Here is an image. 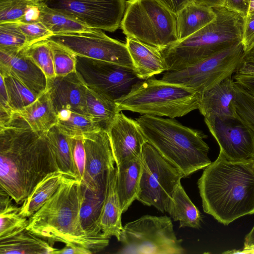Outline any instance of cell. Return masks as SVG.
<instances>
[{
  "instance_id": "cell-15",
  "label": "cell",
  "mask_w": 254,
  "mask_h": 254,
  "mask_svg": "<svg viewBox=\"0 0 254 254\" xmlns=\"http://www.w3.org/2000/svg\"><path fill=\"white\" fill-rule=\"evenodd\" d=\"M204 122L220 152L236 162L254 160V132L238 117L211 116Z\"/></svg>"
},
{
  "instance_id": "cell-49",
  "label": "cell",
  "mask_w": 254,
  "mask_h": 254,
  "mask_svg": "<svg viewBox=\"0 0 254 254\" xmlns=\"http://www.w3.org/2000/svg\"><path fill=\"white\" fill-rule=\"evenodd\" d=\"M254 246V226L246 236L243 250L250 249Z\"/></svg>"
},
{
  "instance_id": "cell-45",
  "label": "cell",
  "mask_w": 254,
  "mask_h": 254,
  "mask_svg": "<svg viewBox=\"0 0 254 254\" xmlns=\"http://www.w3.org/2000/svg\"><path fill=\"white\" fill-rule=\"evenodd\" d=\"M224 6L246 18L249 10V0H225Z\"/></svg>"
},
{
  "instance_id": "cell-4",
  "label": "cell",
  "mask_w": 254,
  "mask_h": 254,
  "mask_svg": "<svg viewBox=\"0 0 254 254\" xmlns=\"http://www.w3.org/2000/svg\"><path fill=\"white\" fill-rule=\"evenodd\" d=\"M146 138L183 178L211 164L209 147L202 131L186 127L171 118L142 115L135 119Z\"/></svg>"
},
{
  "instance_id": "cell-9",
  "label": "cell",
  "mask_w": 254,
  "mask_h": 254,
  "mask_svg": "<svg viewBox=\"0 0 254 254\" xmlns=\"http://www.w3.org/2000/svg\"><path fill=\"white\" fill-rule=\"evenodd\" d=\"M86 161L80 181L82 202L102 206L110 175L116 168L107 131L103 128L84 133Z\"/></svg>"
},
{
  "instance_id": "cell-30",
  "label": "cell",
  "mask_w": 254,
  "mask_h": 254,
  "mask_svg": "<svg viewBox=\"0 0 254 254\" xmlns=\"http://www.w3.org/2000/svg\"><path fill=\"white\" fill-rule=\"evenodd\" d=\"M85 105L89 117L100 127H107L120 111L116 103L86 87Z\"/></svg>"
},
{
  "instance_id": "cell-16",
  "label": "cell",
  "mask_w": 254,
  "mask_h": 254,
  "mask_svg": "<svg viewBox=\"0 0 254 254\" xmlns=\"http://www.w3.org/2000/svg\"><path fill=\"white\" fill-rule=\"evenodd\" d=\"M116 165L135 158L141 157L147 142L136 120L118 113L107 129Z\"/></svg>"
},
{
  "instance_id": "cell-7",
  "label": "cell",
  "mask_w": 254,
  "mask_h": 254,
  "mask_svg": "<svg viewBox=\"0 0 254 254\" xmlns=\"http://www.w3.org/2000/svg\"><path fill=\"white\" fill-rule=\"evenodd\" d=\"M127 37L161 51L178 41L176 16L155 0H128L120 26Z\"/></svg>"
},
{
  "instance_id": "cell-25",
  "label": "cell",
  "mask_w": 254,
  "mask_h": 254,
  "mask_svg": "<svg viewBox=\"0 0 254 254\" xmlns=\"http://www.w3.org/2000/svg\"><path fill=\"white\" fill-rule=\"evenodd\" d=\"M176 16L177 36L180 41L209 24L216 15L213 8L192 2L182 8Z\"/></svg>"
},
{
  "instance_id": "cell-28",
  "label": "cell",
  "mask_w": 254,
  "mask_h": 254,
  "mask_svg": "<svg viewBox=\"0 0 254 254\" xmlns=\"http://www.w3.org/2000/svg\"><path fill=\"white\" fill-rule=\"evenodd\" d=\"M65 176L59 171L47 175L21 204V214L27 218L33 215L57 191Z\"/></svg>"
},
{
  "instance_id": "cell-50",
  "label": "cell",
  "mask_w": 254,
  "mask_h": 254,
  "mask_svg": "<svg viewBox=\"0 0 254 254\" xmlns=\"http://www.w3.org/2000/svg\"><path fill=\"white\" fill-rule=\"evenodd\" d=\"M243 60H254V43L245 52Z\"/></svg>"
},
{
  "instance_id": "cell-23",
  "label": "cell",
  "mask_w": 254,
  "mask_h": 254,
  "mask_svg": "<svg viewBox=\"0 0 254 254\" xmlns=\"http://www.w3.org/2000/svg\"><path fill=\"white\" fill-rule=\"evenodd\" d=\"M141 157L125 161L116 166L117 190L123 213L137 198L142 168Z\"/></svg>"
},
{
  "instance_id": "cell-42",
  "label": "cell",
  "mask_w": 254,
  "mask_h": 254,
  "mask_svg": "<svg viewBox=\"0 0 254 254\" xmlns=\"http://www.w3.org/2000/svg\"><path fill=\"white\" fill-rule=\"evenodd\" d=\"M42 1L30 5L26 9L24 15L17 23L40 22L41 18Z\"/></svg>"
},
{
  "instance_id": "cell-31",
  "label": "cell",
  "mask_w": 254,
  "mask_h": 254,
  "mask_svg": "<svg viewBox=\"0 0 254 254\" xmlns=\"http://www.w3.org/2000/svg\"><path fill=\"white\" fill-rule=\"evenodd\" d=\"M13 201L9 195L0 190V238L26 228L28 224V218L21 214L20 207Z\"/></svg>"
},
{
  "instance_id": "cell-47",
  "label": "cell",
  "mask_w": 254,
  "mask_h": 254,
  "mask_svg": "<svg viewBox=\"0 0 254 254\" xmlns=\"http://www.w3.org/2000/svg\"><path fill=\"white\" fill-rule=\"evenodd\" d=\"M236 72L244 74H254V60H243Z\"/></svg>"
},
{
  "instance_id": "cell-39",
  "label": "cell",
  "mask_w": 254,
  "mask_h": 254,
  "mask_svg": "<svg viewBox=\"0 0 254 254\" xmlns=\"http://www.w3.org/2000/svg\"><path fill=\"white\" fill-rule=\"evenodd\" d=\"M78 179L81 181L84 176L86 155L83 135L68 136Z\"/></svg>"
},
{
  "instance_id": "cell-46",
  "label": "cell",
  "mask_w": 254,
  "mask_h": 254,
  "mask_svg": "<svg viewBox=\"0 0 254 254\" xmlns=\"http://www.w3.org/2000/svg\"><path fill=\"white\" fill-rule=\"evenodd\" d=\"M93 252L86 248L73 245H65L61 249H57L54 254H91Z\"/></svg>"
},
{
  "instance_id": "cell-21",
  "label": "cell",
  "mask_w": 254,
  "mask_h": 254,
  "mask_svg": "<svg viewBox=\"0 0 254 254\" xmlns=\"http://www.w3.org/2000/svg\"><path fill=\"white\" fill-rule=\"evenodd\" d=\"M117 173L116 167L110 175L98 225L104 236L109 238L115 237L119 241L123 228V212L117 190Z\"/></svg>"
},
{
  "instance_id": "cell-12",
  "label": "cell",
  "mask_w": 254,
  "mask_h": 254,
  "mask_svg": "<svg viewBox=\"0 0 254 254\" xmlns=\"http://www.w3.org/2000/svg\"><path fill=\"white\" fill-rule=\"evenodd\" d=\"M75 71L87 87L115 103L142 80L133 69L78 56Z\"/></svg>"
},
{
  "instance_id": "cell-40",
  "label": "cell",
  "mask_w": 254,
  "mask_h": 254,
  "mask_svg": "<svg viewBox=\"0 0 254 254\" xmlns=\"http://www.w3.org/2000/svg\"><path fill=\"white\" fill-rule=\"evenodd\" d=\"M16 23L26 36L29 45L46 40L53 35L41 22Z\"/></svg>"
},
{
  "instance_id": "cell-29",
  "label": "cell",
  "mask_w": 254,
  "mask_h": 254,
  "mask_svg": "<svg viewBox=\"0 0 254 254\" xmlns=\"http://www.w3.org/2000/svg\"><path fill=\"white\" fill-rule=\"evenodd\" d=\"M45 132L59 171L67 177L79 179L68 136L61 131L57 125Z\"/></svg>"
},
{
  "instance_id": "cell-22",
  "label": "cell",
  "mask_w": 254,
  "mask_h": 254,
  "mask_svg": "<svg viewBox=\"0 0 254 254\" xmlns=\"http://www.w3.org/2000/svg\"><path fill=\"white\" fill-rule=\"evenodd\" d=\"M57 249L26 228L0 238V254H54Z\"/></svg>"
},
{
  "instance_id": "cell-37",
  "label": "cell",
  "mask_w": 254,
  "mask_h": 254,
  "mask_svg": "<svg viewBox=\"0 0 254 254\" xmlns=\"http://www.w3.org/2000/svg\"><path fill=\"white\" fill-rule=\"evenodd\" d=\"M40 0H0V23H17L27 8Z\"/></svg>"
},
{
  "instance_id": "cell-18",
  "label": "cell",
  "mask_w": 254,
  "mask_h": 254,
  "mask_svg": "<svg viewBox=\"0 0 254 254\" xmlns=\"http://www.w3.org/2000/svg\"><path fill=\"white\" fill-rule=\"evenodd\" d=\"M48 80V88L56 113L67 109L89 117L85 105L86 86L76 71Z\"/></svg>"
},
{
  "instance_id": "cell-48",
  "label": "cell",
  "mask_w": 254,
  "mask_h": 254,
  "mask_svg": "<svg viewBox=\"0 0 254 254\" xmlns=\"http://www.w3.org/2000/svg\"><path fill=\"white\" fill-rule=\"evenodd\" d=\"M197 3L205 5L212 8L223 7L225 0H193Z\"/></svg>"
},
{
  "instance_id": "cell-43",
  "label": "cell",
  "mask_w": 254,
  "mask_h": 254,
  "mask_svg": "<svg viewBox=\"0 0 254 254\" xmlns=\"http://www.w3.org/2000/svg\"><path fill=\"white\" fill-rule=\"evenodd\" d=\"M235 83L254 97V74H244L235 72Z\"/></svg>"
},
{
  "instance_id": "cell-44",
  "label": "cell",
  "mask_w": 254,
  "mask_h": 254,
  "mask_svg": "<svg viewBox=\"0 0 254 254\" xmlns=\"http://www.w3.org/2000/svg\"><path fill=\"white\" fill-rule=\"evenodd\" d=\"M176 15L185 6L194 2L193 0H155Z\"/></svg>"
},
{
  "instance_id": "cell-34",
  "label": "cell",
  "mask_w": 254,
  "mask_h": 254,
  "mask_svg": "<svg viewBox=\"0 0 254 254\" xmlns=\"http://www.w3.org/2000/svg\"><path fill=\"white\" fill-rule=\"evenodd\" d=\"M23 51L43 71L48 79L56 77L53 56L49 41L46 39L28 45Z\"/></svg>"
},
{
  "instance_id": "cell-1",
  "label": "cell",
  "mask_w": 254,
  "mask_h": 254,
  "mask_svg": "<svg viewBox=\"0 0 254 254\" xmlns=\"http://www.w3.org/2000/svg\"><path fill=\"white\" fill-rule=\"evenodd\" d=\"M0 190L22 204L47 175L59 171L45 132L14 115L0 127Z\"/></svg>"
},
{
  "instance_id": "cell-32",
  "label": "cell",
  "mask_w": 254,
  "mask_h": 254,
  "mask_svg": "<svg viewBox=\"0 0 254 254\" xmlns=\"http://www.w3.org/2000/svg\"><path fill=\"white\" fill-rule=\"evenodd\" d=\"M57 126L68 136L83 135L100 128L89 117L69 109L61 110L57 112Z\"/></svg>"
},
{
  "instance_id": "cell-27",
  "label": "cell",
  "mask_w": 254,
  "mask_h": 254,
  "mask_svg": "<svg viewBox=\"0 0 254 254\" xmlns=\"http://www.w3.org/2000/svg\"><path fill=\"white\" fill-rule=\"evenodd\" d=\"M40 22L53 35L99 34L103 32L102 30L90 28L72 17L49 7L43 1Z\"/></svg>"
},
{
  "instance_id": "cell-33",
  "label": "cell",
  "mask_w": 254,
  "mask_h": 254,
  "mask_svg": "<svg viewBox=\"0 0 254 254\" xmlns=\"http://www.w3.org/2000/svg\"><path fill=\"white\" fill-rule=\"evenodd\" d=\"M6 89L9 105L14 112L20 111L33 103L37 96L14 76L1 74Z\"/></svg>"
},
{
  "instance_id": "cell-20",
  "label": "cell",
  "mask_w": 254,
  "mask_h": 254,
  "mask_svg": "<svg viewBox=\"0 0 254 254\" xmlns=\"http://www.w3.org/2000/svg\"><path fill=\"white\" fill-rule=\"evenodd\" d=\"M126 46L138 77L145 80L168 70L162 53L159 50L130 37Z\"/></svg>"
},
{
  "instance_id": "cell-24",
  "label": "cell",
  "mask_w": 254,
  "mask_h": 254,
  "mask_svg": "<svg viewBox=\"0 0 254 254\" xmlns=\"http://www.w3.org/2000/svg\"><path fill=\"white\" fill-rule=\"evenodd\" d=\"M14 114L35 131L46 132L57 123V115L49 89L31 104Z\"/></svg>"
},
{
  "instance_id": "cell-51",
  "label": "cell",
  "mask_w": 254,
  "mask_h": 254,
  "mask_svg": "<svg viewBox=\"0 0 254 254\" xmlns=\"http://www.w3.org/2000/svg\"><path fill=\"white\" fill-rule=\"evenodd\" d=\"M254 12V0H249L248 13Z\"/></svg>"
},
{
  "instance_id": "cell-17",
  "label": "cell",
  "mask_w": 254,
  "mask_h": 254,
  "mask_svg": "<svg viewBox=\"0 0 254 254\" xmlns=\"http://www.w3.org/2000/svg\"><path fill=\"white\" fill-rule=\"evenodd\" d=\"M0 74L18 79L37 97L48 89V80L43 71L23 51L0 50Z\"/></svg>"
},
{
  "instance_id": "cell-41",
  "label": "cell",
  "mask_w": 254,
  "mask_h": 254,
  "mask_svg": "<svg viewBox=\"0 0 254 254\" xmlns=\"http://www.w3.org/2000/svg\"><path fill=\"white\" fill-rule=\"evenodd\" d=\"M242 42L245 52L254 43V12L248 13L245 18Z\"/></svg>"
},
{
  "instance_id": "cell-38",
  "label": "cell",
  "mask_w": 254,
  "mask_h": 254,
  "mask_svg": "<svg viewBox=\"0 0 254 254\" xmlns=\"http://www.w3.org/2000/svg\"><path fill=\"white\" fill-rule=\"evenodd\" d=\"M236 89L235 104L237 114L244 123L254 132V97L236 84Z\"/></svg>"
},
{
  "instance_id": "cell-14",
  "label": "cell",
  "mask_w": 254,
  "mask_h": 254,
  "mask_svg": "<svg viewBox=\"0 0 254 254\" xmlns=\"http://www.w3.org/2000/svg\"><path fill=\"white\" fill-rule=\"evenodd\" d=\"M75 55L112 63L134 70L126 44L104 32L99 34H54L47 39Z\"/></svg>"
},
{
  "instance_id": "cell-35",
  "label": "cell",
  "mask_w": 254,
  "mask_h": 254,
  "mask_svg": "<svg viewBox=\"0 0 254 254\" xmlns=\"http://www.w3.org/2000/svg\"><path fill=\"white\" fill-rule=\"evenodd\" d=\"M28 45L16 23H0V50H18Z\"/></svg>"
},
{
  "instance_id": "cell-10",
  "label": "cell",
  "mask_w": 254,
  "mask_h": 254,
  "mask_svg": "<svg viewBox=\"0 0 254 254\" xmlns=\"http://www.w3.org/2000/svg\"><path fill=\"white\" fill-rule=\"evenodd\" d=\"M244 53L241 42L182 70L165 71L161 79L201 93L231 76L242 63Z\"/></svg>"
},
{
  "instance_id": "cell-19",
  "label": "cell",
  "mask_w": 254,
  "mask_h": 254,
  "mask_svg": "<svg viewBox=\"0 0 254 254\" xmlns=\"http://www.w3.org/2000/svg\"><path fill=\"white\" fill-rule=\"evenodd\" d=\"M236 84L228 77L211 89L201 93L199 111L204 117L236 116Z\"/></svg>"
},
{
  "instance_id": "cell-26",
  "label": "cell",
  "mask_w": 254,
  "mask_h": 254,
  "mask_svg": "<svg viewBox=\"0 0 254 254\" xmlns=\"http://www.w3.org/2000/svg\"><path fill=\"white\" fill-rule=\"evenodd\" d=\"M166 212L174 221H179L180 227L198 229L202 218L198 208L191 201L180 182L170 198Z\"/></svg>"
},
{
  "instance_id": "cell-11",
  "label": "cell",
  "mask_w": 254,
  "mask_h": 254,
  "mask_svg": "<svg viewBox=\"0 0 254 254\" xmlns=\"http://www.w3.org/2000/svg\"><path fill=\"white\" fill-rule=\"evenodd\" d=\"M141 158L142 168L136 199L145 205L166 212L183 175L148 142L143 147Z\"/></svg>"
},
{
  "instance_id": "cell-13",
  "label": "cell",
  "mask_w": 254,
  "mask_h": 254,
  "mask_svg": "<svg viewBox=\"0 0 254 254\" xmlns=\"http://www.w3.org/2000/svg\"><path fill=\"white\" fill-rule=\"evenodd\" d=\"M49 7L94 29L114 32L125 13V0H42Z\"/></svg>"
},
{
  "instance_id": "cell-3",
  "label": "cell",
  "mask_w": 254,
  "mask_h": 254,
  "mask_svg": "<svg viewBox=\"0 0 254 254\" xmlns=\"http://www.w3.org/2000/svg\"><path fill=\"white\" fill-rule=\"evenodd\" d=\"M80 181L65 176L55 194L28 218L27 229L52 245L56 242L83 247L93 253L109 244L107 237L96 238L83 229L80 220Z\"/></svg>"
},
{
  "instance_id": "cell-5",
  "label": "cell",
  "mask_w": 254,
  "mask_h": 254,
  "mask_svg": "<svg viewBox=\"0 0 254 254\" xmlns=\"http://www.w3.org/2000/svg\"><path fill=\"white\" fill-rule=\"evenodd\" d=\"M213 9V21L161 51L167 71L182 70L242 42L245 18L225 6Z\"/></svg>"
},
{
  "instance_id": "cell-36",
  "label": "cell",
  "mask_w": 254,
  "mask_h": 254,
  "mask_svg": "<svg viewBox=\"0 0 254 254\" xmlns=\"http://www.w3.org/2000/svg\"><path fill=\"white\" fill-rule=\"evenodd\" d=\"M48 41L53 52L56 76H64L75 71L76 56L59 44Z\"/></svg>"
},
{
  "instance_id": "cell-8",
  "label": "cell",
  "mask_w": 254,
  "mask_h": 254,
  "mask_svg": "<svg viewBox=\"0 0 254 254\" xmlns=\"http://www.w3.org/2000/svg\"><path fill=\"white\" fill-rule=\"evenodd\" d=\"M120 254H182L185 250L177 237L171 218L145 215L127 223L121 233Z\"/></svg>"
},
{
  "instance_id": "cell-2",
  "label": "cell",
  "mask_w": 254,
  "mask_h": 254,
  "mask_svg": "<svg viewBox=\"0 0 254 254\" xmlns=\"http://www.w3.org/2000/svg\"><path fill=\"white\" fill-rule=\"evenodd\" d=\"M197 186L204 212L224 225L254 214V160L233 161L220 152Z\"/></svg>"
},
{
  "instance_id": "cell-6",
  "label": "cell",
  "mask_w": 254,
  "mask_h": 254,
  "mask_svg": "<svg viewBox=\"0 0 254 254\" xmlns=\"http://www.w3.org/2000/svg\"><path fill=\"white\" fill-rule=\"evenodd\" d=\"M200 97L186 86L150 78L139 82L116 103L120 112L173 119L198 109Z\"/></svg>"
},
{
  "instance_id": "cell-52",
  "label": "cell",
  "mask_w": 254,
  "mask_h": 254,
  "mask_svg": "<svg viewBox=\"0 0 254 254\" xmlns=\"http://www.w3.org/2000/svg\"><path fill=\"white\" fill-rule=\"evenodd\" d=\"M240 254H254V246L246 250L240 251Z\"/></svg>"
}]
</instances>
